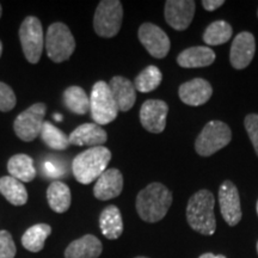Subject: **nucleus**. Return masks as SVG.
I'll return each mask as SVG.
<instances>
[{
    "instance_id": "nucleus-5",
    "label": "nucleus",
    "mask_w": 258,
    "mask_h": 258,
    "mask_svg": "<svg viewBox=\"0 0 258 258\" xmlns=\"http://www.w3.org/2000/svg\"><path fill=\"white\" fill-rule=\"evenodd\" d=\"M123 6L118 0H102L93 17V29L99 37H114L120 31Z\"/></svg>"
},
{
    "instance_id": "nucleus-38",
    "label": "nucleus",
    "mask_w": 258,
    "mask_h": 258,
    "mask_svg": "<svg viewBox=\"0 0 258 258\" xmlns=\"http://www.w3.org/2000/svg\"><path fill=\"white\" fill-rule=\"evenodd\" d=\"M134 258H148V257H144V256H138V257H134Z\"/></svg>"
},
{
    "instance_id": "nucleus-8",
    "label": "nucleus",
    "mask_w": 258,
    "mask_h": 258,
    "mask_svg": "<svg viewBox=\"0 0 258 258\" xmlns=\"http://www.w3.org/2000/svg\"><path fill=\"white\" fill-rule=\"evenodd\" d=\"M19 40L28 62L37 63L44 47V34L40 19L28 16L19 28Z\"/></svg>"
},
{
    "instance_id": "nucleus-11",
    "label": "nucleus",
    "mask_w": 258,
    "mask_h": 258,
    "mask_svg": "<svg viewBox=\"0 0 258 258\" xmlns=\"http://www.w3.org/2000/svg\"><path fill=\"white\" fill-rule=\"evenodd\" d=\"M219 203H220L221 215L226 224L233 226L241 220L240 198L237 186L231 180H225L219 188Z\"/></svg>"
},
{
    "instance_id": "nucleus-26",
    "label": "nucleus",
    "mask_w": 258,
    "mask_h": 258,
    "mask_svg": "<svg viewBox=\"0 0 258 258\" xmlns=\"http://www.w3.org/2000/svg\"><path fill=\"white\" fill-rule=\"evenodd\" d=\"M63 104L71 112L85 115L90 111V98L80 86H70L63 91Z\"/></svg>"
},
{
    "instance_id": "nucleus-16",
    "label": "nucleus",
    "mask_w": 258,
    "mask_h": 258,
    "mask_svg": "<svg viewBox=\"0 0 258 258\" xmlns=\"http://www.w3.org/2000/svg\"><path fill=\"white\" fill-rule=\"evenodd\" d=\"M122 189H123V176L121 171L109 169L97 179L93 186V195L97 200L108 201L120 196Z\"/></svg>"
},
{
    "instance_id": "nucleus-12",
    "label": "nucleus",
    "mask_w": 258,
    "mask_h": 258,
    "mask_svg": "<svg viewBox=\"0 0 258 258\" xmlns=\"http://www.w3.org/2000/svg\"><path fill=\"white\" fill-rule=\"evenodd\" d=\"M169 105L160 99H148L141 105L140 122L147 132L159 134L166 127Z\"/></svg>"
},
{
    "instance_id": "nucleus-6",
    "label": "nucleus",
    "mask_w": 258,
    "mask_h": 258,
    "mask_svg": "<svg viewBox=\"0 0 258 258\" xmlns=\"http://www.w3.org/2000/svg\"><path fill=\"white\" fill-rule=\"evenodd\" d=\"M232 132L222 121H211L195 141V150L201 157H211L231 143Z\"/></svg>"
},
{
    "instance_id": "nucleus-33",
    "label": "nucleus",
    "mask_w": 258,
    "mask_h": 258,
    "mask_svg": "<svg viewBox=\"0 0 258 258\" xmlns=\"http://www.w3.org/2000/svg\"><path fill=\"white\" fill-rule=\"evenodd\" d=\"M225 4L224 0H203L202 6L203 9L207 10V11H214Z\"/></svg>"
},
{
    "instance_id": "nucleus-9",
    "label": "nucleus",
    "mask_w": 258,
    "mask_h": 258,
    "mask_svg": "<svg viewBox=\"0 0 258 258\" xmlns=\"http://www.w3.org/2000/svg\"><path fill=\"white\" fill-rule=\"evenodd\" d=\"M46 111L47 105L44 103H35L29 106L27 110L21 112L14 123L15 133L18 139L25 143L35 140L41 133Z\"/></svg>"
},
{
    "instance_id": "nucleus-18",
    "label": "nucleus",
    "mask_w": 258,
    "mask_h": 258,
    "mask_svg": "<svg viewBox=\"0 0 258 258\" xmlns=\"http://www.w3.org/2000/svg\"><path fill=\"white\" fill-rule=\"evenodd\" d=\"M70 145L76 146H102L108 140V134L101 125L96 123H84L77 127L69 137Z\"/></svg>"
},
{
    "instance_id": "nucleus-2",
    "label": "nucleus",
    "mask_w": 258,
    "mask_h": 258,
    "mask_svg": "<svg viewBox=\"0 0 258 258\" xmlns=\"http://www.w3.org/2000/svg\"><path fill=\"white\" fill-rule=\"evenodd\" d=\"M214 195L209 190L202 189L189 199L186 206V220L190 227L200 234L213 235L217 231L214 215Z\"/></svg>"
},
{
    "instance_id": "nucleus-28",
    "label": "nucleus",
    "mask_w": 258,
    "mask_h": 258,
    "mask_svg": "<svg viewBox=\"0 0 258 258\" xmlns=\"http://www.w3.org/2000/svg\"><path fill=\"white\" fill-rule=\"evenodd\" d=\"M232 27L225 21H217L209 24L203 34V41L208 46H219L230 41L232 37Z\"/></svg>"
},
{
    "instance_id": "nucleus-36",
    "label": "nucleus",
    "mask_w": 258,
    "mask_h": 258,
    "mask_svg": "<svg viewBox=\"0 0 258 258\" xmlns=\"http://www.w3.org/2000/svg\"><path fill=\"white\" fill-rule=\"evenodd\" d=\"M2 53H3V43L2 41H0V57H2Z\"/></svg>"
},
{
    "instance_id": "nucleus-22",
    "label": "nucleus",
    "mask_w": 258,
    "mask_h": 258,
    "mask_svg": "<svg viewBox=\"0 0 258 258\" xmlns=\"http://www.w3.org/2000/svg\"><path fill=\"white\" fill-rule=\"evenodd\" d=\"M8 170L10 176L18 179L19 182L29 183L36 177V169L34 159L28 154H16L8 161Z\"/></svg>"
},
{
    "instance_id": "nucleus-10",
    "label": "nucleus",
    "mask_w": 258,
    "mask_h": 258,
    "mask_svg": "<svg viewBox=\"0 0 258 258\" xmlns=\"http://www.w3.org/2000/svg\"><path fill=\"white\" fill-rule=\"evenodd\" d=\"M138 36L141 44L156 59H163L170 51L169 36L156 24L144 23L139 28Z\"/></svg>"
},
{
    "instance_id": "nucleus-21",
    "label": "nucleus",
    "mask_w": 258,
    "mask_h": 258,
    "mask_svg": "<svg viewBox=\"0 0 258 258\" xmlns=\"http://www.w3.org/2000/svg\"><path fill=\"white\" fill-rule=\"evenodd\" d=\"M99 228L106 239H118L123 233V220L120 209L114 205L103 209L99 215Z\"/></svg>"
},
{
    "instance_id": "nucleus-24",
    "label": "nucleus",
    "mask_w": 258,
    "mask_h": 258,
    "mask_svg": "<svg viewBox=\"0 0 258 258\" xmlns=\"http://www.w3.org/2000/svg\"><path fill=\"white\" fill-rule=\"evenodd\" d=\"M51 233V227L47 224H36L29 227L22 235V245L30 252H40Z\"/></svg>"
},
{
    "instance_id": "nucleus-31",
    "label": "nucleus",
    "mask_w": 258,
    "mask_h": 258,
    "mask_svg": "<svg viewBox=\"0 0 258 258\" xmlns=\"http://www.w3.org/2000/svg\"><path fill=\"white\" fill-rule=\"evenodd\" d=\"M17 247L10 232L0 231V258H15Z\"/></svg>"
},
{
    "instance_id": "nucleus-14",
    "label": "nucleus",
    "mask_w": 258,
    "mask_h": 258,
    "mask_svg": "<svg viewBox=\"0 0 258 258\" xmlns=\"http://www.w3.org/2000/svg\"><path fill=\"white\" fill-rule=\"evenodd\" d=\"M254 51L256 41L251 32L243 31L234 37L230 50L231 64L235 70H244L251 63Z\"/></svg>"
},
{
    "instance_id": "nucleus-19",
    "label": "nucleus",
    "mask_w": 258,
    "mask_h": 258,
    "mask_svg": "<svg viewBox=\"0 0 258 258\" xmlns=\"http://www.w3.org/2000/svg\"><path fill=\"white\" fill-rule=\"evenodd\" d=\"M102 241L93 234H85L73 240L64 250V258H98L102 254Z\"/></svg>"
},
{
    "instance_id": "nucleus-29",
    "label": "nucleus",
    "mask_w": 258,
    "mask_h": 258,
    "mask_svg": "<svg viewBox=\"0 0 258 258\" xmlns=\"http://www.w3.org/2000/svg\"><path fill=\"white\" fill-rule=\"evenodd\" d=\"M163 80V74L157 66H147L143 72L139 73V76L134 80V86L137 91L147 93L156 90L160 85Z\"/></svg>"
},
{
    "instance_id": "nucleus-13",
    "label": "nucleus",
    "mask_w": 258,
    "mask_h": 258,
    "mask_svg": "<svg viewBox=\"0 0 258 258\" xmlns=\"http://www.w3.org/2000/svg\"><path fill=\"white\" fill-rule=\"evenodd\" d=\"M164 14H165V21L171 28L177 31H183L189 27L195 15V2L167 0Z\"/></svg>"
},
{
    "instance_id": "nucleus-34",
    "label": "nucleus",
    "mask_w": 258,
    "mask_h": 258,
    "mask_svg": "<svg viewBox=\"0 0 258 258\" xmlns=\"http://www.w3.org/2000/svg\"><path fill=\"white\" fill-rule=\"evenodd\" d=\"M199 258H227V257L224 256V254H214V253L207 252V253L201 254Z\"/></svg>"
},
{
    "instance_id": "nucleus-37",
    "label": "nucleus",
    "mask_w": 258,
    "mask_h": 258,
    "mask_svg": "<svg viewBox=\"0 0 258 258\" xmlns=\"http://www.w3.org/2000/svg\"><path fill=\"white\" fill-rule=\"evenodd\" d=\"M2 15H3V9H2V4H0V18H2Z\"/></svg>"
},
{
    "instance_id": "nucleus-27",
    "label": "nucleus",
    "mask_w": 258,
    "mask_h": 258,
    "mask_svg": "<svg viewBox=\"0 0 258 258\" xmlns=\"http://www.w3.org/2000/svg\"><path fill=\"white\" fill-rule=\"evenodd\" d=\"M40 137L42 141L51 150L63 151L70 146L69 137L49 121H44L43 125H42Z\"/></svg>"
},
{
    "instance_id": "nucleus-15",
    "label": "nucleus",
    "mask_w": 258,
    "mask_h": 258,
    "mask_svg": "<svg viewBox=\"0 0 258 258\" xmlns=\"http://www.w3.org/2000/svg\"><path fill=\"white\" fill-rule=\"evenodd\" d=\"M180 101L191 106H200L207 103L213 95V89L207 80L195 78L179 86Z\"/></svg>"
},
{
    "instance_id": "nucleus-1",
    "label": "nucleus",
    "mask_w": 258,
    "mask_h": 258,
    "mask_svg": "<svg viewBox=\"0 0 258 258\" xmlns=\"http://www.w3.org/2000/svg\"><path fill=\"white\" fill-rule=\"evenodd\" d=\"M172 205V192L161 183H151L137 196L135 207L141 220L158 222L163 220Z\"/></svg>"
},
{
    "instance_id": "nucleus-40",
    "label": "nucleus",
    "mask_w": 258,
    "mask_h": 258,
    "mask_svg": "<svg viewBox=\"0 0 258 258\" xmlns=\"http://www.w3.org/2000/svg\"><path fill=\"white\" fill-rule=\"evenodd\" d=\"M257 252H258V241H257Z\"/></svg>"
},
{
    "instance_id": "nucleus-41",
    "label": "nucleus",
    "mask_w": 258,
    "mask_h": 258,
    "mask_svg": "<svg viewBox=\"0 0 258 258\" xmlns=\"http://www.w3.org/2000/svg\"><path fill=\"white\" fill-rule=\"evenodd\" d=\"M257 15H258V14H257Z\"/></svg>"
},
{
    "instance_id": "nucleus-35",
    "label": "nucleus",
    "mask_w": 258,
    "mask_h": 258,
    "mask_svg": "<svg viewBox=\"0 0 258 258\" xmlns=\"http://www.w3.org/2000/svg\"><path fill=\"white\" fill-rule=\"evenodd\" d=\"M54 118H55L56 121H62V116L61 115H54Z\"/></svg>"
},
{
    "instance_id": "nucleus-7",
    "label": "nucleus",
    "mask_w": 258,
    "mask_h": 258,
    "mask_svg": "<svg viewBox=\"0 0 258 258\" xmlns=\"http://www.w3.org/2000/svg\"><path fill=\"white\" fill-rule=\"evenodd\" d=\"M90 112L92 120L98 125L111 123L117 117L118 109L112 98L109 85L105 82H97L92 86L90 96Z\"/></svg>"
},
{
    "instance_id": "nucleus-25",
    "label": "nucleus",
    "mask_w": 258,
    "mask_h": 258,
    "mask_svg": "<svg viewBox=\"0 0 258 258\" xmlns=\"http://www.w3.org/2000/svg\"><path fill=\"white\" fill-rule=\"evenodd\" d=\"M0 194L14 206H24L28 202V191L23 183L11 176L0 178Z\"/></svg>"
},
{
    "instance_id": "nucleus-20",
    "label": "nucleus",
    "mask_w": 258,
    "mask_h": 258,
    "mask_svg": "<svg viewBox=\"0 0 258 258\" xmlns=\"http://www.w3.org/2000/svg\"><path fill=\"white\" fill-rule=\"evenodd\" d=\"M215 61L214 50L209 47H190L177 56V63L183 69H200L207 67Z\"/></svg>"
},
{
    "instance_id": "nucleus-23",
    "label": "nucleus",
    "mask_w": 258,
    "mask_h": 258,
    "mask_svg": "<svg viewBox=\"0 0 258 258\" xmlns=\"http://www.w3.org/2000/svg\"><path fill=\"white\" fill-rule=\"evenodd\" d=\"M47 200L51 211L61 214L70 209L71 203H72V194H71L69 185L60 180H55L48 186Z\"/></svg>"
},
{
    "instance_id": "nucleus-32",
    "label": "nucleus",
    "mask_w": 258,
    "mask_h": 258,
    "mask_svg": "<svg viewBox=\"0 0 258 258\" xmlns=\"http://www.w3.org/2000/svg\"><path fill=\"white\" fill-rule=\"evenodd\" d=\"M244 125L258 156V114L247 115L244 120Z\"/></svg>"
},
{
    "instance_id": "nucleus-3",
    "label": "nucleus",
    "mask_w": 258,
    "mask_h": 258,
    "mask_svg": "<svg viewBox=\"0 0 258 258\" xmlns=\"http://www.w3.org/2000/svg\"><path fill=\"white\" fill-rule=\"evenodd\" d=\"M111 152L104 146L91 147L73 159L72 170L76 179L82 184H91L106 171Z\"/></svg>"
},
{
    "instance_id": "nucleus-17",
    "label": "nucleus",
    "mask_w": 258,
    "mask_h": 258,
    "mask_svg": "<svg viewBox=\"0 0 258 258\" xmlns=\"http://www.w3.org/2000/svg\"><path fill=\"white\" fill-rule=\"evenodd\" d=\"M112 98L117 105L118 111H129L137 101V90L134 84L124 77L116 76L108 83Z\"/></svg>"
},
{
    "instance_id": "nucleus-39",
    "label": "nucleus",
    "mask_w": 258,
    "mask_h": 258,
    "mask_svg": "<svg viewBox=\"0 0 258 258\" xmlns=\"http://www.w3.org/2000/svg\"><path fill=\"white\" fill-rule=\"evenodd\" d=\"M256 209H257V214H258V201H257V206H256Z\"/></svg>"
},
{
    "instance_id": "nucleus-30",
    "label": "nucleus",
    "mask_w": 258,
    "mask_h": 258,
    "mask_svg": "<svg viewBox=\"0 0 258 258\" xmlns=\"http://www.w3.org/2000/svg\"><path fill=\"white\" fill-rule=\"evenodd\" d=\"M17 98L16 95L8 84L0 82V111L8 112L16 106Z\"/></svg>"
},
{
    "instance_id": "nucleus-4",
    "label": "nucleus",
    "mask_w": 258,
    "mask_h": 258,
    "mask_svg": "<svg viewBox=\"0 0 258 258\" xmlns=\"http://www.w3.org/2000/svg\"><path fill=\"white\" fill-rule=\"evenodd\" d=\"M44 47L48 57L53 62L60 63L72 56L76 50V40L66 24L56 22L48 28L47 36L44 38Z\"/></svg>"
}]
</instances>
